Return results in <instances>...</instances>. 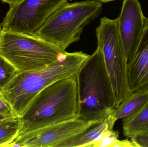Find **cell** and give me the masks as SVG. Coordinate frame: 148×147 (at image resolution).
Instances as JSON below:
<instances>
[{
	"mask_svg": "<svg viewBox=\"0 0 148 147\" xmlns=\"http://www.w3.org/2000/svg\"><path fill=\"white\" fill-rule=\"evenodd\" d=\"M78 110L76 75L56 81L38 93L19 117L17 138L75 118Z\"/></svg>",
	"mask_w": 148,
	"mask_h": 147,
	"instance_id": "obj_1",
	"label": "cell"
},
{
	"mask_svg": "<svg viewBox=\"0 0 148 147\" xmlns=\"http://www.w3.org/2000/svg\"><path fill=\"white\" fill-rule=\"evenodd\" d=\"M89 56L82 51L66 52L44 68L19 72L0 94L21 117L38 93L56 81L76 75Z\"/></svg>",
	"mask_w": 148,
	"mask_h": 147,
	"instance_id": "obj_2",
	"label": "cell"
},
{
	"mask_svg": "<svg viewBox=\"0 0 148 147\" xmlns=\"http://www.w3.org/2000/svg\"><path fill=\"white\" fill-rule=\"evenodd\" d=\"M76 78L79 117L89 121H101L114 110L112 85L98 47L88 57Z\"/></svg>",
	"mask_w": 148,
	"mask_h": 147,
	"instance_id": "obj_3",
	"label": "cell"
},
{
	"mask_svg": "<svg viewBox=\"0 0 148 147\" xmlns=\"http://www.w3.org/2000/svg\"><path fill=\"white\" fill-rule=\"evenodd\" d=\"M102 4L96 0L66 4L51 15L35 35L66 51L79 41L86 26L101 14Z\"/></svg>",
	"mask_w": 148,
	"mask_h": 147,
	"instance_id": "obj_4",
	"label": "cell"
},
{
	"mask_svg": "<svg viewBox=\"0 0 148 147\" xmlns=\"http://www.w3.org/2000/svg\"><path fill=\"white\" fill-rule=\"evenodd\" d=\"M36 35L1 31L0 56L19 72L46 67L66 53Z\"/></svg>",
	"mask_w": 148,
	"mask_h": 147,
	"instance_id": "obj_5",
	"label": "cell"
},
{
	"mask_svg": "<svg viewBox=\"0 0 148 147\" xmlns=\"http://www.w3.org/2000/svg\"><path fill=\"white\" fill-rule=\"evenodd\" d=\"M97 47L102 54L115 101L116 108L131 92L128 81V60L119 33L117 19H100L96 28Z\"/></svg>",
	"mask_w": 148,
	"mask_h": 147,
	"instance_id": "obj_6",
	"label": "cell"
},
{
	"mask_svg": "<svg viewBox=\"0 0 148 147\" xmlns=\"http://www.w3.org/2000/svg\"><path fill=\"white\" fill-rule=\"evenodd\" d=\"M69 0H22L10 5L2 31L34 35L47 19Z\"/></svg>",
	"mask_w": 148,
	"mask_h": 147,
	"instance_id": "obj_7",
	"label": "cell"
},
{
	"mask_svg": "<svg viewBox=\"0 0 148 147\" xmlns=\"http://www.w3.org/2000/svg\"><path fill=\"white\" fill-rule=\"evenodd\" d=\"M102 120L89 121L78 116L18 137L9 147H56Z\"/></svg>",
	"mask_w": 148,
	"mask_h": 147,
	"instance_id": "obj_8",
	"label": "cell"
},
{
	"mask_svg": "<svg viewBox=\"0 0 148 147\" xmlns=\"http://www.w3.org/2000/svg\"><path fill=\"white\" fill-rule=\"evenodd\" d=\"M119 33L126 58L134 55L142 37L146 17L138 0H123L117 18Z\"/></svg>",
	"mask_w": 148,
	"mask_h": 147,
	"instance_id": "obj_9",
	"label": "cell"
},
{
	"mask_svg": "<svg viewBox=\"0 0 148 147\" xmlns=\"http://www.w3.org/2000/svg\"><path fill=\"white\" fill-rule=\"evenodd\" d=\"M128 81L131 93L148 90V17L142 37L132 58L128 60Z\"/></svg>",
	"mask_w": 148,
	"mask_h": 147,
	"instance_id": "obj_10",
	"label": "cell"
},
{
	"mask_svg": "<svg viewBox=\"0 0 148 147\" xmlns=\"http://www.w3.org/2000/svg\"><path fill=\"white\" fill-rule=\"evenodd\" d=\"M115 110L102 121L90 126L82 133L60 143L56 147H91L108 131L113 130L117 121L115 116Z\"/></svg>",
	"mask_w": 148,
	"mask_h": 147,
	"instance_id": "obj_11",
	"label": "cell"
},
{
	"mask_svg": "<svg viewBox=\"0 0 148 147\" xmlns=\"http://www.w3.org/2000/svg\"><path fill=\"white\" fill-rule=\"evenodd\" d=\"M148 102V90H141L132 92L115 110L116 120L130 118L137 114Z\"/></svg>",
	"mask_w": 148,
	"mask_h": 147,
	"instance_id": "obj_12",
	"label": "cell"
},
{
	"mask_svg": "<svg viewBox=\"0 0 148 147\" xmlns=\"http://www.w3.org/2000/svg\"><path fill=\"white\" fill-rule=\"evenodd\" d=\"M123 129L124 135L130 139L136 135L148 134V102L134 116L123 119Z\"/></svg>",
	"mask_w": 148,
	"mask_h": 147,
	"instance_id": "obj_13",
	"label": "cell"
},
{
	"mask_svg": "<svg viewBox=\"0 0 148 147\" xmlns=\"http://www.w3.org/2000/svg\"><path fill=\"white\" fill-rule=\"evenodd\" d=\"M19 117L10 118L0 123V147H9L19 135Z\"/></svg>",
	"mask_w": 148,
	"mask_h": 147,
	"instance_id": "obj_14",
	"label": "cell"
},
{
	"mask_svg": "<svg viewBox=\"0 0 148 147\" xmlns=\"http://www.w3.org/2000/svg\"><path fill=\"white\" fill-rule=\"evenodd\" d=\"M18 72L13 66L0 56V93Z\"/></svg>",
	"mask_w": 148,
	"mask_h": 147,
	"instance_id": "obj_15",
	"label": "cell"
},
{
	"mask_svg": "<svg viewBox=\"0 0 148 147\" xmlns=\"http://www.w3.org/2000/svg\"><path fill=\"white\" fill-rule=\"evenodd\" d=\"M119 132L111 130L108 131L102 137L92 145L91 147H111L118 140Z\"/></svg>",
	"mask_w": 148,
	"mask_h": 147,
	"instance_id": "obj_16",
	"label": "cell"
},
{
	"mask_svg": "<svg viewBox=\"0 0 148 147\" xmlns=\"http://www.w3.org/2000/svg\"><path fill=\"white\" fill-rule=\"evenodd\" d=\"M0 113L8 118L16 117L10 104L2 97L0 94Z\"/></svg>",
	"mask_w": 148,
	"mask_h": 147,
	"instance_id": "obj_17",
	"label": "cell"
},
{
	"mask_svg": "<svg viewBox=\"0 0 148 147\" xmlns=\"http://www.w3.org/2000/svg\"><path fill=\"white\" fill-rule=\"evenodd\" d=\"M130 139L135 142L138 147H148V134L136 135Z\"/></svg>",
	"mask_w": 148,
	"mask_h": 147,
	"instance_id": "obj_18",
	"label": "cell"
},
{
	"mask_svg": "<svg viewBox=\"0 0 148 147\" xmlns=\"http://www.w3.org/2000/svg\"><path fill=\"white\" fill-rule=\"evenodd\" d=\"M111 147H138V146L130 139V140L127 139L123 140H118L111 146Z\"/></svg>",
	"mask_w": 148,
	"mask_h": 147,
	"instance_id": "obj_19",
	"label": "cell"
},
{
	"mask_svg": "<svg viewBox=\"0 0 148 147\" xmlns=\"http://www.w3.org/2000/svg\"><path fill=\"white\" fill-rule=\"evenodd\" d=\"M1 1L3 2L8 3V4H9L10 6V5L16 4L22 0H1Z\"/></svg>",
	"mask_w": 148,
	"mask_h": 147,
	"instance_id": "obj_20",
	"label": "cell"
},
{
	"mask_svg": "<svg viewBox=\"0 0 148 147\" xmlns=\"http://www.w3.org/2000/svg\"><path fill=\"white\" fill-rule=\"evenodd\" d=\"M10 118H8V117H6L3 115L2 114H1L0 113V123L4 121H7V120H8V119H10Z\"/></svg>",
	"mask_w": 148,
	"mask_h": 147,
	"instance_id": "obj_21",
	"label": "cell"
},
{
	"mask_svg": "<svg viewBox=\"0 0 148 147\" xmlns=\"http://www.w3.org/2000/svg\"><path fill=\"white\" fill-rule=\"evenodd\" d=\"M101 3H108L109 2L113 1H116V0H96Z\"/></svg>",
	"mask_w": 148,
	"mask_h": 147,
	"instance_id": "obj_22",
	"label": "cell"
},
{
	"mask_svg": "<svg viewBox=\"0 0 148 147\" xmlns=\"http://www.w3.org/2000/svg\"><path fill=\"white\" fill-rule=\"evenodd\" d=\"M2 31V26L1 24H0V35H1V32Z\"/></svg>",
	"mask_w": 148,
	"mask_h": 147,
	"instance_id": "obj_23",
	"label": "cell"
}]
</instances>
